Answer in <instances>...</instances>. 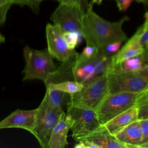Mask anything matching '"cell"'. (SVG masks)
Listing matches in <instances>:
<instances>
[{"label": "cell", "instance_id": "cell-1", "mask_svg": "<svg viewBox=\"0 0 148 148\" xmlns=\"http://www.w3.org/2000/svg\"><path fill=\"white\" fill-rule=\"evenodd\" d=\"M128 20L127 16H124L117 21H109L97 14L91 6L82 17L81 34L86 45L93 46L102 51L110 43L127 40L123 25Z\"/></svg>", "mask_w": 148, "mask_h": 148}, {"label": "cell", "instance_id": "cell-2", "mask_svg": "<svg viewBox=\"0 0 148 148\" xmlns=\"http://www.w3.org/2000/svg\"><path fill=\"white\" fill-rule=\"evenodd\" d=\"M113 66L112 56L103 51L89 58L77 53L72 60V80L85 84L107 73Z\"/></svg>", "mask_w": 148, "mask_h": 148}, {"label": "cell", "instance_id": "cell-3", "mask_svg": "<svg viewBox=\"0 0 148 148\" xmlns=\"http://www.w3.org/2000/svg\"><path fill=\"white\" fill-rule=\"evenodd\" d=\"M23 55L25 62L23 80L39 79L45 83L58 68L47 49L38 50L26 46Z\"/></svg>", "mask_w": 148, "mask_h": 148}, {"label": "cell", "instance_id": "cell-4", "mask_svg": "<svg viewBox=\"0 0 148 148\" xmlns=\"http://www.w3.org/2000/svg\"><path fill=\"white\" fill-rule=\"evenodd\" d=\"M139 92L108 93L94 109L101 124L135 105Z\"/></svg>", "mask_w": 148, "mask_h": 148}, {"label": "cell", "instance_id": "cell-5", "mask_svg": "<svg viewBox=\"0 0 148 148\" xmlns=\"http://www.w3.org/2000/svg\"><path fill=\"white\" fill-rule=\"evenodd\" d=\"M106 75L108 93L139 92L148 83V77L140 71L127 72L112 68Z\"/></svg>", "mask_w": 148, "mask_h": 148}, {"label": "cell", "instance_id": "cell-6", "mask_svg": "<svg viewBox=\"0 0 148 148\" xmlns=\"http://www.w3.org/2000/svg\"><path fill=\"white\" fill-rule=\"evenodd\" d=\"M108 93V79L106 73L84 84L79 92L69 95V103L75 106L94 110Z\"/></svg>", "mask_w": 148, "mask_h": 148}, {"label": "cell", "instance_id": "cell-7", "mask_svg": "<svg viewBox=\"0 0 148 148\" xmlns=\"http://www.w3.org/2000/svg\"><path fill=\"white\" fill-rule=\"evenodd\" d=\"M63 110L51 108L40 104L36 108V118L31 134L43 148H49L51 134L59 120Z\"/></svg>", "mask_w": 148, "mask_h": 148}, {"label": "cell", "instance_id": "cell-8", "mask_svg": "<svg viewBox=\"0 0 148 148\" xmlns=\"http://www.w3.org/2000/svg\"><path fill=\"white\" fill-rule=\"evenodd\" d=\"M66 113L73 120L71 130L72 137L76 141L94 131L101 125L94 109L75 106L68 102Z\"/></svg>", "mask_w": 148, "mask_h": 148}, {"label": "cell", "instance_id": "cell-9", "mask_svg": "<svg viewBox=\"0 0 148 148\" xmlns=\"http://www.w3.org/2000/svg\"><path fill=\"white\" fill-rule=\"evenodd\" d=\"M84 12L79 5L59 3L51 14L50 20L63 32H78L81 34L82 20Z\"/></svg>", "mask_w": 148, "mask_h": 148}, {"label": "cell", "instance_id": "cell-10", "mask_svg": "<svg viewBox=\"0 0 148 148\" xmlns=\"http://www.w3.org/2000/svg\"><path fill=\"white\" fill-rule=\"evenodd\" d=\"M63 33V31L57 25L51 24L46 25L47 50L54 58L62 62L66 61L77 53L75 50L68 49Z\"/></svg>", "mask_w": 148, "mask_h": 148}, {"label": "cell", "instance_id": "cell-11", "mask_svg": "<svg viewBox=\"0 0 148 148\" xmlns=\"http://www.w3.org/2000/svg\"><path fill=\"white\" fill-rule=\"evenodd\" d=\"M36 109L33 110L17 109L0 121V129L18 128L31 133L34 128Z\"/></svg>", "mask_w": 148, "mask_h": 148}, {"label": "cell", "instance_id": "cell-12", "mask_svg": "<svg viewBox=\"0 0 148 148\" xmlns=\"http://www.w3.org/2000/svg\"><path fill=\"white\" fill-rule=\"evenodd\" d=\"M80 139H86L97 145L98 148H132L131 146L118 140L106 130L103 124L77 141Z\"/></svg>", "mask_w": 148, "mask_h": 148}, {"label": "cell", "instance_id": "cell-13", "mask_svg": "<svg viewBox=\"0 0 148 148\" xmlns=\"http://www.w3.org/2000/svg\"><path fill=\"white\" fill-rule=\"evenodd\" d=\"M73 123L71 116L64 112L53 128L49 142V148H64L68 145V134Z\"/></svg>", "mask_w": 148, "mask_h": 148}, {"label": "cell", "instance_id": "cell-14", "mask_svg": "<svg viewBox=\"0 0 148 148\" xmlns=\"http://www.w3.org/2000/svg\"><path fill=\"white\" fill-rule=\"evenodd\" d=\"M145 51L146 49L141 44L138 34L136 32L115 54L112 55L113 65L125 60L142 54Z\"/></svg>", "mask_w": 148, "mask_h": 148}, {"label": "cell", "instance_id": "cell-15", "mask_svg": "<svg viewBox=\"0 0 148 148\" xmlns=\"http://www.w3.org/2000/svg\"><path fill=\"white\" fill-rule=\"evenodd\" d=\"M138 119V108L134 106L103 124L106 130L114 136L127 125Z\"/></svg>", "mask_w": 148, "mask_h": 148}, {"label": "cell", "instance_id": "cell-16", "mask_svg": "<svg viewBox=\"0 0 148 148\" xmlns=\"http://www.w3.org/2000/svg\"><path fill=\"white\" fill-rule=\"evenodd\" d=\"M114 136L120 142L130 145L132 148H139L142 136L139 119L127 125Z\"/></svg>", "mask_w": 148, "mask_h": 148}, {"label": "cell", "instance_id": "cell-17", "mask_svg": "<svg viewBox=\"0 0 148 148\" xmlns=\"http://www.w3.org/2000/svg\"><path fill=\"white\" fill-rule=\"evenodd\" d=\"M65 92L57 89L46 87V91L40 104L51 108L63 110L62 104Z\"/></svg>", "mask_w": 148, "mask_h": 148}, {"label": "cell", "instance_id": "cell-18", "mask_svg": "<svg viewBox=\"0 0 148 148\" xmlns=\"http://www.w3.org/2000/svg\"><path fill=\"white\" fill-rule=\"evenodd\" d=\"M145 53L137 56L125 60L118 64L113 65L112 68L127 72H138L143 67Z\"/></svg>", "mask_w": 148, "mask_h": 148}, {"label": "cell", "instance_id": "cell-19", "mask_svg": "<svg viewBox=\"0 0 148 148\" xmlns=\"http://www.w3.org/2000/svg\"><path fill=\"white\" fill-rule=\"evenodd\" d=\"M84 84L75 80H65L56 83H49L46 87H50L60 90L63 92L72 95L79 92L83 87Z\"/></svg>", "mask_w": 148, "mask_h": 148}, {"label": "cell", "instance_id": "cell-20", "mask_svg": "<svg viewBox=\"0 0 148 148\" xmlns=\"http://www.w3.org/2000/svg\"><path fill=\"white\" fill-rule=\"evenodd\" d=\"M134 106L138 108L139 120L148 119V90L139 92Z\"/></svg>", "mask_w": 148, "mask_h": 148}, {"label": "cell", "instance_id": "cell-21", "mask_svg": "<svg viewBox=\"0 0 148 148\" xmlns=\"http://www.w3.org/2000/svg\"><path fill=\"white\" fill-rule=\"evenodd\" d=\"M63 36L69 49L75 50L76 46L81 42L82 35L78 32H65Z\"/></svg>", "mask_w": 148, "mask_h": 148}, {"label": "cell", "instance_id": "cell-22", "mask_svg": "<svg viewBox=\"0 0 148 148\" xmlns=\"http://www.w3.org/2000/svg\"><path fill=\"white\" fill-rule=\"evenodd\" d=\"M12 5L10 0H0V25L5 22L8 12Z\"/></svg>", "mask_w": 148, "mask_h": 148}, {"label": "cell", "instance_id": "cell-23", "mask_svg": "<svg viewBox=\"0 0 148 148\" xmlns=\"http://www.w3.org/2000/svg\"><path fill=\"white\" fill-rule=\"evenodd\" d=\"M12 5H18L21 6H27L34 12L38 13L39 10V4L36 0H10Z\"/></svg>", "mask_w": 148, "mask_h": 148}, {"label": "cell", "instance_id": "cell-24", "mask_svg": "<svg viewBox=\"0 0 148 148\" xmlns=\"http://www.w3.org/2000/svg\"><path fill=\"white\" fill-rule=\"evenodd\" d=\"M136 32L138 34L141 44L145 48L146 45L148 42V23H144Z\"/></svg>", "mask_w": 148, "mask_h": 148}, {"label": "cell", "instance_id": "cell-25", "mask_svg": "<svg viewBox=\"0 0 148 148\" xmlns=\"http://www.w3.org/2000/svg\"><path fill=\"white\" fill-rule=\"evenodd\" d=\"M139 120L142 136L141 144H143L148 142V119Z\"/></svg>", "mask_w": 148, "mask_h": 148}, {"label": "cell", "instance_id": "cell-26", "mask_svg": "<svg viewBox=\"0 0 148 148\" xmlns=\"http://www.w3.org/2000/svg\"><path fill=\"white\" fill-rule=\"evenodd\" d=\"M66 4H74L80 6L85 12L91 6H92V5L91 3H89L88 0H61V2Z\"/></svg>", "mask_w": 148, "mask_h": 148}, {"label": "cell", "instance_id": "cell-27", "mask_svg": "<svg viewBox=\"0 0 148 148\" xmlns=\"http://www.w3.org/2000/svg\"><path fill=\"white\" fill-rule=\"evenodd\" d=\"M121 44V42H116L110 43L105 47V48L103 49L102 51L108 55L112 56V54L117 53L120 50Z\"/></svg>", "mask_w": 148, "mask_h": 148}, {"label": "cell", "instance_id": "cell-28", "mask_svg": "<svg viewBox=\"0 0 148 148\" xmlns=\"http://www.w3.org/2000/svg\"><path fill=\"white\" fill-rule=\"evenodd\" d=\"M99 52L98 50L93 46L86 45V46L84 48L81 54L86 57L89 58L92 56H94Z\"/></svg>", "mask_w": 148, "mask_h": 148}, {"label": "cell", "instance_id": "cell-29", "mask_svg": "<svg viewBox=\"0 0 148 148\" xmlns=\"http://www.w3.org/2000/svg\"><path fill=\"white\" fill-rule=\"evenodd\" d=\"M134 0H116L117 6L120 12H125Z\"/></svg>", "mask_w": 148, "mask_h": 148}, {"label": "cell", "instance_id": "cell-30", "mask_svg": "<svg viewBox=\"0 0 148 148\" xmlns=\"http://www.w3.org/2000/svg\"><path fill=\"white\" fill-rule=\"evenodd\" d=\"M140 71L148 77V52L146 51L145 53V62L143 67Z\"/></svg>", "mask_w": 148, "mask_h": 148}, {"label": "cell", "instance_id": "cell-31", "mask_svg": "<svg viewBox=\"0 0 148 148\" xmlns=\"http://www.w3.org/2000/svg\"><path fill=\"white\" fill-rule=\"evenodd\" d=\"M138 3H140L145 6H148V0H134Z\"/></svg>", "mask_w": 148, "mask_h": 148}, {"label": "cell", "instance_id": "cell-32", "mask_svg": "<svg viewBox=\"0 0 148 148\" xmlns=\"http://www.w3.org/2000/svg\"><path fill=\"white\" fill-rule=\"evenodd\" d=\"M102 1H103V0H92L91 3L92 5H93V4L100 5V4L102 3Z\"/></svg>", "mask_w": 148, "mask_h": 148}, {"label": "cell", "instance_id": "cell-33", "mask_svg": "<svg viewBox=\"0 0 148 148\" xmlns=\"http://www.w3.org/2000/svg\"><path fill=\"white\" fill-rule=\"evenodd\" d=\"M139 148H148V142L139 145Z\"/></svg>", "mask_w": 148, "mask_h": 148}, {"label": "cell", "instance_id": "cell-34", "mask_svg": "<svg viewBox=\"0 0 148 148\" xmlns=\"http://www.w3.org/2000/svg\"><path fill=\"white\" fill-rule=\"evenodd\" d=\"M5 40V37L2 35V34L0 32V43L4 42Z\"/></svg>", "mask_w": 148, "mask_h": 148}, {"label": "cell", "instance_id": "cell-35", "mask_svg": "<svg viewBox=\"0 0 148 148\" xmlns=\"http://www.w3.org/2000/svg\"><path fill=\"white\" fill-rule=\"evenodd\" d=\"M145 23H148V12L145 13Z\"/></svg>", "mask_w": 148, "mask_h": 148}, {"label": "cell", "instance_id": "cell-36", "mask_svg": "<svg viewBox=\"0 0 148 148\" xmlns=\"http://www.w3.org/2000/svg\"><path fill=\"white\" fill-rule=\"evenodd\" d=\"M44 1V0H36V1H37V2L40 5V2H42V1ZM54 1H57V2H58L59 3L60 2H61V0H54Z\"/></svg>", "mask_w": 148, "mask_h": 148}, {"label": "cell", "instance_id": "cell-37", "mask_svg": "<svg viewBox=\"0 0 148 148\" xmlns=\"http://www.w3.org/2000/svg\"><path fill=\"white\" fill-rule=\"evenodd\" d=\"M145 49H146V51L147 52H148V42L147 43V44L146 45V46H145Z\"/></svg>", "mask_w": 148, "mask_h": 148}, {"label": "cell", "instance_id": "cell-38", "mask_svg": "<svg viewBox=\"0 0 148 148\" xmlns=\"http://www.w3.org/2000/svg\"><path fill=\"white\" fill-rule=\"evenodd\" d=\"M148 90V83H147V86H146V87L142 90V91H146V90Z\"/></svg>", "mask_w": 148, "mask_h": 148}, {"label": "cell", "instance_id": "cell-39", "mask_svg": "<svg viewBox=\"0 0 148 148\" xmlns=\"http://www.w3.org/2000/svg\"></svg>", "mask_w": 148, "mask_h": 148}, {"label": "cell", "instance_id": "cell-40", "mask_svg": "<svg viewBox=\"0 0 148 148\" xmlns=\"http://www.w3.org/2000/svg\"></svg>", "mask_w": 148, "mask_h": 148}]
</instances>
